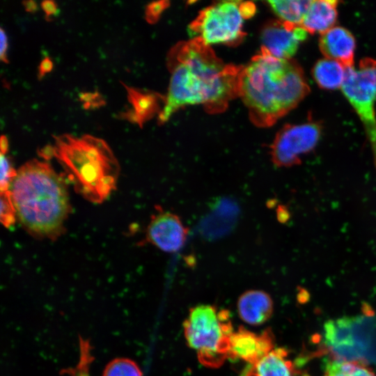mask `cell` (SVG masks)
<instances>
[{
	"mask_svg": "<svg viewBox=\"0 0 376 376\" xmlns=\"http://www.w3.org/2000/svg\"><path fill=\"white\" fill-rule=\"evenodd\" d=\"M0 59L5 63H8V59L7 56V51L8 48V40L6 33L3 28H1L0 31Z\"/></svg>",
	"mask_w": 376,
	"mask_h": 376,
	"instance_id": "28",
	"label": "cell"
},
{
	"mask_svg": "<svg viewBox=\"0 0 376 376\" xmlns=\"http://www.w3.org/2000/svg\"><path fill=\"white\" fill-rule=\"evenodd\" d=\"M79 359L74 368L62 369L61 374L70 376H90V366L94 360L91 354L92 347L87 339L79 336Z\"/></svg>",
	"mask_w": 376,
	"mask_h": 376,
	"instance_id": "21",
	"label": "cell"
},
{
	"mask_svg": "<svg viewBox=\"0 0 376 376\" xmlns=\"http://www.w3.org/2000/svg\"><path fill=\"white\" fill-rule=\"evenodd\" d=\"M102 376H143L138 364L127 358H116L105 366Z\"/></svg>",
	"mask_w": 376,
	"mask_h": 376,
	"instance_id": "22",
	"label": "cell"
},
{
	"mask_svg": "<svg viewBox=\"0 0 376 376\" xmlns=\"http://www.w3.org/2000/svg\"><path fill=\"white\" fill-rule=\"evenodd\" d=\"M341 91L361 120L376 152V59L365 58L357 69L346 68Z\"/></svg>",
	"mask_w": 376,
	"mask_h": 376,
	"instance_id": "8",
	"label": "cell"
},
{
	"mask_svg": "<svg viewBox=\"0 0 376 376\" xmlns=\"http://www.w3.org/2000/svg\"><path fill=\"white\" fill-rule=\"evenodd\" d=\"M312 75L318 86L322 89H341L346 77V68L338 61L324 58L315 63Z\"/></svg>",
	"mask_w": 376,
	"mask_h": 376,
	"instance_id": "17",
	"label": "cell"
},
{
	"mask_svg": "<svg viewBox=\"0 0 376 376\" xmlns=\"http://www.w3.org/2000/svg\"><path fill=\"white\" fill-rule=\"evenodd\" d=\"M189 228L180 217L170 212H160L153 216L146 230L147 240L159 249L175 253L184 246Z\"/></svg>",
	"mask_w": 376,
	"mask_h": 376,
	"instance_id": "11",
	"label": "cell"
},
{
	"mask_svg": "<svg viewBox=\"0 0 376 376\" xmlns=\"http://www.w3.org/2000/svg\"><path fill=\"white\" fill-rule=\"evenodd\" d=\"M54 65L52 59L49 56L45 57L40 62L38 68V78L42 79L46 74L50 72Z\"/></svg>",
	"mask_w": 376,
	"mask_h": 376,
	"instance_id": "29",
	"label": "cell"
},
{
	"mask_svg": "<svg viewBox=\"0 0 376 376\" xmlns=\"http://www.w3.org/2000/svg\"><path fill=\"white\" fill-rule=\"evenodd\" d=\"M121 84L127 91V100L138 118L139 125L142 127L144 122L151 118L158 108L157 97L154 94L128 86L123 82Z\"/></svg>",
	"mask_w": 376,
	"mask_h": 376,
	"instance_id": "18",
	"label": "cell"
},
{
	"mask_svg": "<svg viewBox=\"0 0 376 376\" xmlns=\"http://www.w3.org/2000/svg\"><path fill=\"white\" fill-rule=\"evenodd\" d=\"M1 153L6 155L8 149V141L6 135H1L0 139Z\"/></svg>",
	"mask_w": 376,
	"mask_h": 376,
	"instance_id": "32",
	"label": "cell"
},
{
	"mask_svg": "<svg viewBox=\"0 0 376 376\" xmlns=\"http://www.w3.org/2000/svg\"><path fill=\"white\" fill-rule=\"evenodd\" d=\"M319 48L324 58L338 61L346 68L354 66L356 40L347 29L335 26L321 34Z\"/></svg>",
	"mask_w": 376,
	"mask_h": 376,
	"instance_id": "13",
	"label": "cell"
},
{
	"mask_svg": "<svg viewBox=\"0 0 376 376\" xmlns=\"http://www.w3.org/2000/svg\"><path fill=\"white\" fill-rule=\"evenodd\" d=\"M16 212L10 192L1 191V222L6 228L10 227L15 221Z\"/></svg>",
	"mask_w": 376,
	"mask_h": 376,
	"instance_id": "23",
	"label": "cell"
},
{
	"mask_svg": "<svg viewBox=\"0 0 376 376\" xmlns=\"http://www.w3.org/2000/svg\"><path fill=\"white\" fill-rule=\"evenodd\" d=\"M310 88L301 66L261 52L242 68L238 95L253 123L270 126L293 109Z\"/></svg>",
	"mask_w": 376,
	"mask_h": 376,
	"instance_id": "2",
	"label": "cell"
},
{
	"mask_svg": "<svg viewBox=\"0 0 376 376\" xmlns=\"http://www.w3.org/2000/svg\"><path fill=\"white\" fill-rule=\"evenodd\" d=\"M256 6L249 1H225L201 11L190 24L189 30L207 46L234 44L244 33V20L253 16Z\"/></svg>",
	"mask_w": 376,
	"mask_h": 376,
	"instance_id": "7",
	"label": "cell"
},
{
	"mask_svg": "<svg viewBox=\"0 0 376 376\" xmlns=\"http://www.w3.org/2000/svg\"><path fill=\"white\" fill-rule=\"evenodd\" d=\"M41 8L45 13V19L47 21L52 19V17L55 16L58 12L57 4L52 0L43 1L41 3Z\"/></svg>",
	"mask_w": 376,
	"mask_h": 376,
	"instance_id": "27",
	"label": "cell"
},
{
	"mask_svg": "<svg viewBox=\"0 0 376 376\" xmlns=\"http://www.w3.org/2000/svg\"><path fill=\"white\" fill-rule=\"evenodd\" d=\"M183 329L188 345L203 366L219 368L229 359L235 329L227 310L209 304L196 306L191 308Z\"/></svg>",
	"mask_w": 376,
	"mask_h": 376,
	"instance_id": "5",
	"label": "cell"
},
{
	"mask_svg": "<svg viewBox=\"0 0 376 376\" xmlns=\"http://www.w3.org/2000/svg\"><path fill=\"white\" fill-rule=\"evenodd\" d=\"M38 155L46 159H50L51 157H54V146L47 145L44 146L42 148L39 150Z\"/></svg>",
	"mask_w": 376,
	"mask_h": 376,
	"instance_id": "30",
	"label": "cell"
},
{
	"mask_svg": "<svg viewBox=\"0 0 376 376\" xmlns=\"http://www.w3.org/2000/svg\"><path fill=\"white\" fill-rule=\"evenodd\" d=\"M249 367L240 376H295V366L288 350L274 347L260 361Z\"/></svg>",
	"mask_w": 376,
	"mask_h": 376,
	"instance_id": "16",
	"label": "cell"
},
{
	"mask_svg": "<svg viewBox=\"0 0 376 376\" xmlns=\"http://www.w3.org/2000/svg\"><path fill=\"white\" fill-rule=\"evenodd\" d=\"M324 339L333 358L376 363V321L368 316L329 320Z\"/></svg>",
	"mask_w": 376,
	"mask_h": 376,
	"instance_id": "6",
	"label": "cell"
},
{
	"mask_svg": "<svg viewBox=\"0 0 376 376\" xmlns=\"http://www.w3.org/2000/svg\"><path fill=\"white\" fill-rule=\"evenodd\" d=\"M79 101L83 102L85 109H92L105 104V101L98 92H84L79 94Z\"/></svg>",
	"mask_w": 376,
	"mask_h": 376,
	"instance_id": "25",
	"label": "cell"
},
{
	"mask_svg": "<svg viewBox=\"0 0 376 376\" xmlns=\"http://www.w3.org/2000/svg\"><path fill=\"white\" fill-rule=\"evenodd\" d=\"M9 192L16 216L33 236L54 238L61 234L70 212L63 180L47 162L33 159L21 166Z\"/></svg>",
	"mask_w": 376,
	"mask_h": 376,
	"instance_id": "3",
	"label": "cell"
},
{
	"mask_svg": "<svg viewBox=\"0 0 376 376\" xmlns=\"http://www.w3.org/2000/svg\"><path fill=\"white\" fill-rule=\"evenodd\" d=\"M240 318L246 323L258 326L266 322L273 313V300L266 292L249 290L242 293L237 303Z\"/></svg>",
	"mask_w": 376,
	"mask_h": 376,
	"instance_id": "14",
	"label": "cell"
},
{
	"mask_svg": "<svg viewBox=\"0 0 376 376\" xmlns=\"http://www.w3.org/2000/svg\"><path fill=\"white\" fill-rule=\"evenodd\" d=\"M322 134V125L315 120L287 125L276 134L270 146V156L278 167H291L301 163V157L311 152Z\"/></svg>",
	"mask_w": 376,
	"mask_h": 376,
	"instance_id": "9",
	"label": "cell"
},
{
	"mask_svg": "<svg viewBox=\"0 0 376 376\" xmlns=\"http://www.w3.org/2000/svg\"><path fill=\"white\" fill-rule=\"evenodd\" d=\"M274 347V335L270 329L257 334L241 327L231 336L229 359L253 365Z\"/></svg>",
	"mask_w": 376,
	"mask_h": 376,
	"instance_id": "12",
	"label": "cell"
},
{
	"mask_svg": "<svg viewBox=\"0 0 376 376\" xmlns=\"http://www.w3.org/2000/svg\"><path fill=\"white\" fill-rule=\"evenodd\" d=\"M324 376L376 375L366 363L359 361L332 358L325 363Z\"/></svg>",
	"mask_w": 376,
	"mask_h": 376,
	"instance_id": "20",
	"label": "cell"
},
{
	"mask_svg": "<svg viewBox=\"0 0 376 376\" xmlns=\"http://www.w3.org/2000/svg\"><path fill=\"white\" fill-rule=\"evenodd\" d=\"M15 171L11 165L9 159L1 153V191H8L10 184L15 177Z\"/></svg>",
	"mask_w": 376,
	"mask_h": 376,
	"instance_id": "24",
	"label": "cell"
},
{
	"mask_svg": "<svg viewBox=\"0 0 376 376\" xmlns=\"http://www.w3.org/2000/svg\"><path fill=\"white\" fill-rule=\"evenodd\" d=\"M166 4L163 1L152 2L147 6L146 9V19L149 23L155 22Z\"/></svg>",
	"mask_w": 376,
	"mask_h": 376,
	"instance_id": "26",
	"label": "cell"
},
{
	"mask_svg": "<svg viewBox=\"0 0 376 376\" xmlns=\"http://www.w3.org/2000/svg\"><path fill=\"white\" fill-rule=\"evenodd\" d=\"M301 26L281 20L269 22L261 33L262 51L281 59H292L300 44L308 36Z\"/></svg>",
	"mask_w": 376,
	"mask_h": 376,
	"instance_id": "10",
	"label": "cell"
},
{
	"mask_svg": "<svg viewBox=\"0 0 376 376\" xmlns=\"http://www.w3.org/2000/svg\"><path fill=\"white\" fill-rule=\"evenodd\" d=\"M22 4L25 8V10L28 13H35L38 10V4L34 1H22Z\"/></svg>",
	"mask_w": 376,
	"mask_h": 376,
	"instance_id": "31",
	"label": "cell"
},
{
	"mask_svg": "<svg viewBox=\"0 0 376 376\" xmlns=\"http://www.w3.org/2000/svg\"><path fill=\"white\" fill-rule=\"evenodd\" d=\"M311 1L279 0L269 1L268 3L280 20L296 26H301Z\"/></svg>",
	"mask_w": 376,
	"mask_h": 376,
	"instance_id": "19",
	"label": "cell"
},
{
	"mask_svg": "<svg viewBox=\"0 0 376 376\" xmlns=\"http://www.w3.org/2000/svg\"><path fill=\"white\" fill-rule=\"evenodd\" d=\"M54 155L75 189L88 201L100 203L116 188L120 166L105 141L84 134L54 136Z\"/></svg>",
	"mask_w": 376,
	"mask_h": 376,
	"instance_id": "4",
	"label": "cell"
},
{
	"mask_svg": "<svg viewBox=\"0 0 376 376\" xmlns=\"http://www.w3.org/2000/svg\"><path fill=\"white\" fill-rule=\"evenodd\" d=\"M338 1L336 0H312L310 1L301 26L308 33L322 34L335 26L338 17Z\"/></svg>",
	"mask_w": 376,
	"mask_h": 376,
	"instance_id": "15",
	"label": "cell"
},
{
	"mask_svg": "<svg viewBox=\"0 0 376 376\" xmlns=\"http://www.w3.org/2000/svg\"><path fill=\"white\" fill-rule=\"evenodd\" d=\"M169 58L171 76L159 123L187 105L202 104L211 112L223 111L238 95L242 68L224 63L201 40L177 45Z\"/></svg>",
	"mask_w": 376,
	"mask_h": 376,
	"instance_id": "1",
	"label": "cell"
}]
</instances>
